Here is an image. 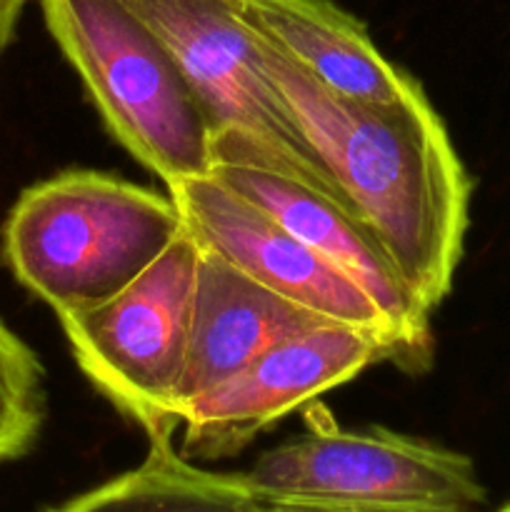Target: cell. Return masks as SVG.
Returning a JSON list of instances; mask_svg holds the SVG:
<instances>
[{
  "label": "cell",
  "mask_w": 510,
  "mask_h": 512,
  "mask_svg": "<svg viewBox=\"0 0 510 512\" xmlns=\"http://www.w3.org/2000/svg\"><path fill=\"white\" fill-rule=\"evenodd\" d=\"M210 173L260 205L365 290L393 330L395 365L408 373L428 368L433 360L430 310L413 293L368 220L310 185L255 165H213Z\"/></svg>",
  "instance_id": "9c48e42d"
},
{
  "label": "cell",
  "mask_w": 510,
  "mask_h": 512,
  "mask_svg": "<svg viewBox=\"0 0 510 512\" xmlns=\"http://www.w3.org/2000/svg\"><path fill=\"white\" fill-rule=\"evenodd\" d=\"M380 360L393 363L388 340L353 325L328 323L293 335L188 405L180 423V455L188 460L238 455L270 425Z\"/></svg>",
  "instance_id": "52a82bcc"
},
{
  "label": "cell",
  "mask_w": 510,
  "mask_h": 512,
  "mask_svg": "<svg viewBox=\"0 0 510 512\" xmlns=\"http://www.w3.org/2000/svg\"><path fill=\"white\" fill-rule=\"evenodd\" d=\"M495 512H510V503H508V505H503V508H500V510H495Z\"/></svg>",
  "instance_id": "2e32d148"
},
{
  "label": "cell",
  "mask_w": 510,
  "mask_h": 512,
  "mask_svg": "<svg viewBox=\"0 0 510 512\" xmlns=\"http://www.w3.org/2000/svg\"><path fill=\"white\" fill-rule=\"evenodd\" d=\"M50 35L110 133L165 188L213 170L198 93L163 40L120 0H40Z\"/></svg>",
  "instance_id": "3957f363"
},
{
  "label": "cell",
  "mask_w": 510,
  "mask_h": 512,
  "mask_svg": "<svg viewBox=\"0 0 510 512\" xmlns=\"http://www.w3.org/2000/svg\"><path fill=\"white\" fill-rule=\"evenodd\" d=\"M333 320L265 288L200 248L185 373L178 390V415L220 383L253 363L273 345L328 325Z\"/></svg>",
  "instance_id": "30bf717a"
},
{
  "label": "cell",
  "mask_w": 510,
  "mask_h": 512,
  "mask_svg": "<svg viewBox=\"0 0 510 512\" xmlns=\"http://www.w3.org/2000/svg\"><path fill=\"white\" fill-rule=\"evenodd\" d=\"M275 493L243 473H213L173 443H148L138 468L43 512H273Z\"/></svg>",
  "instance_id": "7c38bea8"
},
{
  "label": "cell",
  "mask_w": 510,
  "mask_h": 512,
  "mask_svg": "<svg viewBox=\"0 0 510 512\" xmlns=\"http://www.w3.org/2000/svg\"><path fill=\"white\" fill-rule=\"evenodd\" d=\"M120 3L163 40L198 93L213 133V165H255L310 185L350 208L285 108L265 70L258 33L235 0Z\"/></svg>",
  "instance_id": "277c9868"
},
{
  "label": "cell",
  "mask_w": 510,
  "mask_h": 512,
  "mask_svg": "<svg viewBox=\"0 0 510 512\" xmlns=\"http://www.w3.org/2000/svg\"><path fill=\"white\" fill-rule=\"evenodd\" d=\"M183 230L170 195L70 170L20 195L3 225V260L60 318L115 298Z\"/></svg>",
  "instance_id": "7a4b0ae2"
},
{
  "label": "cell",
  "mask_w": 510,
  "mask_h": 512,
  "mask_svg": "<svg viewBox=\"0 0 510 512\" xmlns=\"http://www.w3.org/2000/svg\"><path fill=\"white\" fill-rule=\"evenodd\" d=\"M45 415L40 360L0 323V465L33 448Z\"/></svg>",
  "instance_id": "4fadbf2b"
},
{
  "label": "cell",
  "mask_w": 510,
  "mask_h": 512,
  "mask_svg": "<svg viewBox=\"0 0 510 512\" xmlns=\"http://www.w3.org/2000/svg\"><path fill=\"white\" fill-rule=\"evenodd\" d=\"M273 512H470V510H423V508H388V505L343 503V500L298 498V495L275 493Z\"/></svg>",
  "instance_id": "5bb4252c"
},
{
  "label": "cell",
  "mask_w": 510,
  "mask_h": 512,
  "mask_svg": "<svg viewBox=\"0 0 510 512\" xmlns=\"http://www.w3.org/2000/svg\"><path fill=\"white\" fill-rule=\"evenodd\" d=\"M200 245L188 230L115 298L60 315L75 363L148 443H173Z\"/></svg>",
  "instance_id": "5b68a950"
},
{
  "label": "cell",
  "mask_w": 510,
  "mask_h": 512,
  "mask_svg": "<svg viewBox=\"0 0 510 512\" xmlns=\"http://www.w3.org/2000/svg\"><path fill=\"white\" fill-rule=\"evenodd\" d=\"M240 13L300 70L340 98L390 105L420 83L385 60L355 15L330 0H235Z\"/></svg>",
  "instance_id": "8fae6325"
},
{
  "label": "cell",
  "mask_w": 510,
  "mask_h": 512,
  "mask_svg": "<svg viewBox=\"0 0 510 512\" xmlns=\"http://www.w3.org/2000/svg\"><path fill=\"white\" fill-rule=\"evenodd\" d=\"M168 195L200 248L333 323L380 335L393 348L395 363L393 330L378 305L260 205L235 193L213 173L178 180L168 185Z\"/></svg>",
  "instance_id": "ba28073f"
},
{
  "label": "cell",
  "mask_w": 510,
  "mask_h": 512,
  "mask_svg": "<svg viewBox=\"0 0 510 512\" xmlns=\"http://www.w3.org/2000/svg\"><path fill=\"white\" fill-rule=\"evenodd\" d=\"M303 435L255 460L245 478L270 493L388 508L483 512L485 488L468 455L383 428L345 430L320 405Z\"/></svg>",
  "instance_id": "8992f818"
},
{
  "label": "cell",
  "mask_w": 510,
  "mask_h": 512,
  "mask_svg": "<svg viewBox=\"0 0 510 512\" xmlns=\"http://www.w3.org/2000/svg\"><path fill=\"white\" fill-rule=\"evenodd\" d=\"M25 5H28V0H0V55L5 53V48L13 40Z\"/></svg>",
  "instance_id": "9a60e30c"
},
{
  "label": "cell",
  "mask_w": 510,
  "mask_h": 512,
  "mask_svg": "<svg viewBox=\"0 0 510 512\" xmlns=\"http://www.w3.org/2000/svg\"><path fill=\"white\" fill-rule=\"evenodd\" d=\"M258 40L285 108L433 313L463 255L470 178L423 88L390 105L340 98L260 33Z\"/></svg>",
  "instance_id": "6da1fadb"
}]
</instances>
